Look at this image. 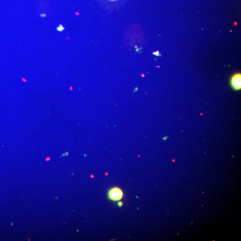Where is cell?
I'll return each instance as SVG.
<instances>
[{"mask_svg": "<svg viewBox=\"0 0 241 241\" xmlns=\"http://www.w3.org/2000/svg\"><path fill=\"white\" fill-rule=\"evenodd\" d=\"M108 196L109 199L112 201H119L123 198V192L120 188L114 187L109 190Z\"/></svg>", "mask_w": 241, "mask_h": 241, "instance_id": "cell-1", "label": "cell"}, {"mask_svg": "<svg viewBox=\"0 0 241 241\" xmlns=\"http://www.w3.org/2000/svg\"><path fill=\"white\" fill-rule=\"evenodd\" d=\"M231 86L234 90H239L241 88V75L237 73L232 76L230 80Z\"/></svg>", "mask_w": 241, "mask_h": 241, "instance_id": "cell-2", "label": "cell"}, {"mask_svg": "<svg viewBox=\"0 0 241 241\" xmlns=\"http://www.w3.org/2000/svg\"><path fill=\"white\" fill-rule=\"evenodd\" d=\"M64 27L63 25H61V24H60L59 26L56 28V30H57L59 32H62L63 31H64Z\"/></svg>", "mask_w": 241, "mask_h": 241, "instance_id": "cell-3", "label": "cell"}, {"mask_svg": "<svg viewBox=\"0 0 241 241\" xmlns=\"http://www.w3.org/2000/svg\"><path fill=\"white\" fill-rule=\"evenodd\" d=\"M117 205H118V206L119 207H121L122 206H123V203H122L121 201H119V202H118V204H117Z\"/></svg>", "mask_w": 241, "mask_h": 241, "instance_id": "cell-4", "label": "cell"}, {"mask_svg": "<svg viewBox=\"0 0 241 241\" xmlns=\"http://www.w3.org/2000/svg\"><path fill=\"white\" fill-rule=\"evenodd\" d=\"M40 16L41 18H45L46 17V16H47V15H46L45 14H41V15H40Z\"/></svg>", "mask_w": 241, "mask_h": 241, "instance_id": "cell-5", "label": "cell"}, {"mask_svg": "<svg viewBox=\"0 0 241 241\" xmlns=\"http://www.w3.org/2000/svg\"><path fill=\"white\" fill-rule=\"evenodd\" d=\"M112 1H114V0H112Z\"/></svg>", "mask_w": 241, "mask_h": 241, "instance_id": "cell-6", "label": "cell"}]
</instances>
